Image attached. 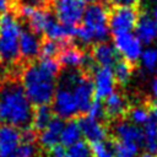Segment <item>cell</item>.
<instances>
[{"label":"cell","mask_w":157,"mask_h":157,"mask_svg":"<svg viewBox=\"0 0 157 157\" xmlns=\"http://www.w3.org/2000/svg\"><path fill=\"white\" fill-rule=\"evenodd\" d=\"M33 108L20 78L13 75L0 78V120L15 128H28Z\"/></svg>","instance_id":"1"},{"label":"cell","mask_w":157,"mask_h":157,"mask_svg":"<svg viewBox=\"0 0 157 157\" xmlns=\"http://www.w3.org/2000/svg\"><path fill=\"white\" fill-rule=\"evenodd\" d=\"M21 64V85L29 102L36 105L49 104L56 88L58 76L45 70L37 60Z\"/></svg>","instance_id":"2"},{"label":"cell","mask_w":157,"mask_h":157,"mask_svg":"<svg viewBox=\"0 0 157 157\" xmlns=\"http://www.w3.org/2000/svg\"><path fill=\"white\" fill-rule=\"evenodd\" d=\"M20 20L11 12L0 13V64L16 65L20 63L18 38Z\"/></svg>","instance_id":"3"},{"label":"cell","mask_w":157,"mask_h":157,"mask_svg":"<svg viewBox=\"0 0 157 157\" xmlns=\"http://www.w3.org/2000/svg\"><path fill=\"white\" fill-rule=\"evenodd\" d=\"M109 6L104 1L90 2L82 16V26L87 28L93 42L105 40L109 33Z\"/></svg>","instance_id":"4"},{"label":"cell","mask_w":157,"mask_h":157,"mask_svg":"<svg viewBox=\"0 0 157 157\" xmlns=\"http://www.w3.org/2000/svg\"><path fill=\"white\" fill-rule=\"evenodd\" d=\"M141 11L140 2L134 5H110L108 26L113 33L130 32L135 28Z\"/></svg>","instance_id":"5"},{"label":"cell","mask_w":157,"mask_h":157,"mask_svg":"<svg viewBox=\"0 0 157 157\" xmlns=\"http://www.w3.org/2000/svg\"><path fill=\"white\" fill-rule=\"evenodd\" d=\"M52 102V110L61 119H70L78 114V109L71 87L65 83L59 82V86L55 88Z\"/></svg>","instance_id":"6"},{"label":"cell","mask_w":157,"mask_h":157,"mask_svg":"<svg viewBox=\"0 0 157 157\" xmlns=\"http://www.w3.org/2000/svg\"><path fill=\"white\" fill-rule=\"evenodd\" d=\"M56 20L65 26H76L82 21L86 9L83 0H56L54 1Z\"/></svg>","instance_id":"7"},{"label":"cell","mask_w":157,"mask_h":157,"mask_svg":"<svg viewBox=\"0 0 157 157\" xmlns=\"http://www.w3.org/2000/svg\"><path fill=\"white\" fill-rule=\"evenodd\" d=\"M113 42H114V48L117 49L118 53H120L124 59L128 61L135 64L141 55V43L130 32H119V33H113Z\"/></svg>","instance_id":"8"},{"label":"cell","mask_w":157,"mask_h":157,"mask_svg":"<svg viewBox=\"0 0 157 157\" xmlns=\"http://www.w3.org/2000/svg\"><path fill=\"white\" fill-rule=\"evenodd\" d=\"M91 77H93V91L94 98L103 99L109 96L115 87V80L113 75V70L108 66L96 65L91 72Z\"/></svg>","instance_id":"9"},{"label":"cell","mask_w":157,"mask_h":157,"mask_svg":"<svg viewBox=\"0 0 157 157\" xmlns=\"http://www.w3.org/2000/svg\"><path fill=\"white\" fill-rule=\"evenodd\" d=\"M39 49H40V40L38 38V34L33 33L29 28L21 29L18 38L20 63H28L37 60V58L39 56Z\"/></svg>","instance_id":"10"},{"label":"cell","mask_w":157,"mask_h":157,"mask_svg":"<svg viewBox=\"0 0 157 157\" xmlns=\"http://www.w3.org/2000/svg\"><path fill=\"white\" fill-rule=\"evenodd\" d=\"M90 56L99 66H113L119 59L117 49L108 42H96L90 47Z\"/></svg>","instance_id":"11"},{"label":"cell","mask_w":157,"mask_h":157,"mask_svg":"<svg viewBox=\"0 0 157 157\" xmlns=\"http://www.w3.org/2000/svg\"><path fill=\"white\" fill-rule=\"evenodd\" d=\"M86 58V53L78 48L76 44H74L72 40L64 42L61 50L56 59L61 64L63 67H70V69H80L83 60Z\"/></svg>","instance_id":"12"},{"label":"cell","mask_w":157,"mask_h":157,"mask_svg":"<svg viewBox=\"0 0 157 157\" xmlns=\"http://www.w3.org/2000/svg\"><path fill=\"white\" fill-rule=\"evenodd\" d=\"M82 135L90 141L91 144L93 142H103L107 137V128L94 118H91L88 115L82 117L77 120Z\"/></svg>","instance_id":"13"},{"label":"cell","mask_w":157,"mask_h":157,"mask_svg":"<svg viewBox=\"0 0 157 157\" xmlns=\"http://www.w3.org/2000/svg\"><path fill=\"white\" fill-rule=\"evenodd\" d=\"M21 142V132L11 125H0V157H13Z\"/></svg>","instance_id":"14"},{"label":"cell","mask_w":157,"mask_h":157,"mask_svg":"<svg viewBox=\"0 0 157 157\" xmlns=\"http://www.w3.org/2000/svg\"><path fill=\"white\" fill-rule=\"evenodd\" d=\"M136 37L142 44H152L157 39V22L144 9L135 26Z\"/></svg>","instance_id":"15"},{"label":"cell","mask_w":157,"mask_h":157,"mask_svg":"<svg viewBox=\"0 0 157 157\" xmlns=\"http://www.w3.org/2000/svg\"><path fill=\"white\" fill-rule=\"evenodd\" d=\"M64 126V121L61 118H59L58 115L53 117L52 120L48 123V125L39 131V144L45 150H50L53 148L55 145H58L60 142V134Z\"/></svg>","instance_id":"16"},{"label":"cell","mask_w":157,"mask_h":157,"mask_svg":"<svg viewBox=\"0 0 157 157\" xmlns=\"http://www.w3.org/2000/svg\"><path fill=\"white\" fill-rule=\"evenodd\" d=\"M114 136L117 140L125 141V142H132L137 146H142L144 142V134L142 129L128 120L118 121L114 126Z\"/></svg>","instance_id":"17"},{"label":"cell","mask_w":157,"mask_h":157,"mask_svg":"<svg viewBox=\"0 0 157 157\" xmlns=\"http://www.w3.org/2000/svg\"><path fill=\"white\" fill-rule=\"evenodd\" d=\"M104 115L109 117L112 119H115L118 117H120L121 114H124L128 109V104H126V99L124 98V96L119 92L113 91L109 96H107L104 98Z\"/></svg>","instance_id":"18"},{"label":"cell","mask_w":157,"mask_h":157,"mask_svg":"<svg viewBox=\"0 0 157 157\" xmlns=\"http://www.w3.org/2000/svg\"><path fill=\"white\" fill-rule=\"evenodd\" d=\"M82 137V132L80 129V125L77 120L71 119L66 124H64L61 134H60V144L64 147H69L77 141H80Z\"/></svg>","instance_id":"19"},{"label":"cell","mask_w":157,"mask_h":157,"mask_svg":"<svg viewBox=\"0 0 157 157\" xmlns=\"http://www.w3.org/2000/svg\"><path fill=\"white\" fill-rule=\"evenodd\" d=\"M134 70H135V64L128 61L126 59H118L114 63V70H113L115 82L120 86H125L130 81Z\"/></svg>","instance_id":"20"},{"label":"cell","mask_w":157,"mask_h":157,"mask_svg":"<svg viewBox=\"0 0 157 157\" xmlns=\"http://www.w3.org/2000/svg\"><path fill=\"white\" fill-rule=\"evenodd\" d=\"M144 142L142 146L146 148L148 153L157 155V123L150 118L142 128Z\"/></svg>","instance_id":"21"},{"label":"cell","mask_w":157,"mask_h":157,"mask_svg":"<svg viewBox=\"0 0 157 157\" xmlns=\"http://www.w3.org/2000/svg\"><path fill=\"white\" fill-rule=\"evenodd\" d=\"M53 110L48 104H42L37 105L36 109H33V115H32V121L31 124L33 125L34 131H40L43 130L48 123L53 118Z\"/></svg>","instance_id":"22"},{"label":"cell","mask_w":157,"mask_h":157,"mask_svg":"<svg viewBox=\"0 0 157 157\" xmlns=\"http://www.w3.org/2000/svg\"><path fill=\"white\" fill-rule=\"evenodd\" d=\"M110 151L113 152L114 157H137L140 146L132 142H125L120 140H114L110 146Z\"/></svg>","instance_id":"23"},{"label":"cell","mask_w":157,"mask_h":157,"mask_svg":"<svg viewBox=\"0 0 157 157\" xmlns=\"http://www.w3.org/2000/svg\"><path fill=\"white\" fill-rule=\"evenodd\" d=\"M64 42H58L47 37L40 39V49H39V58H56L61 50Z\"/></svg>","instance_id":"24"},{"label":"cell","mask_w":157,"mask_h":157,"mask_svg":"<svg viewBox=\"0 0 157 157\" xmlns=\"http://www.w3.org/2000/svg\"><path fill=\"white\" fill-rule=\"evenodd\" d=\"M65 157H94L91 145L86 141H77L76 144L71 145L65 150Z\"/></svg>","instance_id":"25"},{"label":"cell","mask_w":157,"mask_h":157,"mask_svg":"<svg viewBox=\"0 0 157 157\" xmlns=\"http://www.w3.org/2000/svg\"><path fill=\"white\" fill-rule=\"evenodd\" d=\"M142 65L148 70L150 72H153L157 70V49L156 48H148L140 55Z\"/></svg>","instance_id":"26"},{"label":"cell","mask_w":157,"mask_h":157,"mask_svg":"<svg viewBox=\"0 0 157 157\" xmlns=\"http://www.w3.org/2000/svg\"><path fill=\"white\" fill-rule=\"evenodd\" d=\"M129 117L131 123L136 124V125H144L150 118V110L146 107H134L129 110Z\"/></svg>","instance_id":"27"},{"label":"cell","mask_w":157,"mask_h":157,"mask_svg":"<svg viewBox=\"0 0 157 157\" xmlns=\"http://www.w3.org/2000/svg\"><path fill=\"white\" fill-rule=\"evenodd\" d=\"M37 153V147L34 142H20L13 157H34Z\"/></svg>","instance_id":"28"},{"label":"cell","mask_w":157,"mask_h":157,"mask_svg":"<svg viewBox=\"0 0 157 157\" xmlns=\"http://www.w3.org/2000/svg\"><path fill=\"white\" fill-rule=\"evenodd\" d=\"M87 115L91 117V118H94V119H103L105 118L104 115V108H103V103L101 102V99H97V98H93L92 101V104L87 112Z\"/></svg>","instance_id":"29"},{"label":"cell","mask_w":157,"mask_h":157,"mask_svg":"<svg viewBox=\"0 0 157 157\" xmlns=\"http://www.w3.org/2000/svg\"><path fill=\"white\" fill-rule=\"evenodd\" d=\"M49 157H65V148L63 145H55L53 148L49 150Z\"/></svg>","instance_id":"30"},{"label":"cell","mask_w":157,"mask_h":157,"mask_svg":"<svg viewBox=\"0 0 157 157\" xmlns=\"http://www.w3.org/2000/svg\"><path fill=\"white\" fill-rule=\"evenodd\" d=\"M12 9V0H0V13H5L11 11Z\"/></svg>","instance_id":"31"},{"label":"cell","mask_w":157,"mask_h":157,"mask_svg":"<svg viewBox=\"0 0 157 157\" xmlns=\"http://www.w3.org/2000/svg\"><path fill=\"white\" fill-rule=\"evenodd\" d=\"M148 110H150V115H151V118L157 123V99L150 103V105H148Z\"/></svg>","instance_id":"32"},{"label":"cell","mask_w":157,"mask_h":157,"mask_svg":"<svg viewBox=\"0 0 157 157\" xmlns=\"http://www.w3.org/2000/svg\"><path fill=\"white\" fill-rule=\"evenodd\" d=\"M139 0H109L110 5H134Z\"/></svg>","instance_id":"33"},{"label":"cell","mask_w":157,"mask_h":157,"mask_svg":"<svg viewBox=\"0 0 157 157\" xmlns=\"http://www.w3.org/2000/svg\"><path fill=\"white\" fill-rule=\"evenodd\" d=\"M151 93L155 99H157V77H153L151 81Z\"/></svg>","instance_id":"34"},{"label":"cell","mask_w":157,"mask_h":157,"mask_svg":"<svg viewBox=\"0 0 157 157\" xmlns=\"http://www.w3.org/2000/svg\"><path fill=\"white\" fill-rule=\"evenodd\" d=\"M141 157H156V155H152V153H148L147 152V153H144Z\"/></svg>","instance_id":"35"},{"label":"cell","mask_w":157,"mask_h":157,"mask_svg":"<svg viewBox=\"0 0 157 157\" xmlns=\"http://www.w3.org/2000/svg\"><path fill=\"white\" fill-rule=\"evenodd\" d=\"M153 16H155V21L157 22V7L153 10Z\"/></svg>","instance_id":"36"},{"label":"cell","mask_w":157,"mask_h":157,"mask_svg":"<svg viewBox=\"0 0 157 157\" xmlns=\"http://www.w3.org/2000/svg\"><path fill=\"white\" fill-rule=\"evenodd\" d=\"M83 1H87V2H94V1H103V0H83Z\"/></svg>","instance_id":"37"},{"label":"cell","mask_w":157,"mask_h":157,"mask_svg":"<svg viewBox=\"0 0 157 157\" xmlns=\"http://www.w3.org/2000/svg\"><path fill=\"white\" fill-rule=\"evenodd\" d=\"M49 1H50V2L53 4V2H54V1H56V0H49Z\"/></svg>","instance_id":"38"},{"label":"cell","mask_w":157,"mask_h":157,"mask_svg":"<svg viewBox=\"0 0 157 157\" xmlns=\"http://www.w3.org/2000/svg\"><path fill=\"white\" fill-rule=\"evenodd\" d=\"M0 123H1V120H0Z\"/></svg>","instance_id":"39"}]
</instances>
